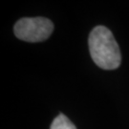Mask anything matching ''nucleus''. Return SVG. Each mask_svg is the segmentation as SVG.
Returning <instances> with one entry per match:
<instances>
[{"mask_svg":"<svg viewBox=\"0 0 129 129\" xmlns=\"http://www.w3.org/2000/svg\"><path fill=\"white\" fill-rule=\"evenodd\" d=\"M89 49L94 62L102 69L113 70L120 64L119 45L112 33L104 26H97L89 36Z\"/></svg>","mask_w":129,"mask_h":129,"instance_id":"obj_1","label":"nucleus"},{"mask_svg":"<svg viewBox=\"0 0 129 129\" xmlns=\"http://www.w3.org/2000/svg\"><path fill=\"white\" fill-rule=\"evenodd\" d=\"M54 30V24L45 17H25L19 19L14 25L15 37L28 42L46 40Z\"/></svg>","mask_w":129,"mask_h":129,"instance_id":"obj_2","label":"nucleus"},{"mask_svg":"<svg viewBox=\"0 0 129 129\" xmlns=\"http://www.w3.org/2000/svg\"><path fill=\"white\" fill-rule=\"evenodd\" d=\"M50 129H77L73 122L63 114H60L52 122Z\"/></svg>","mask_w":129,"mask_h":129,"instance_id":"obj_3","label":"nucleus"}]
</instances>
